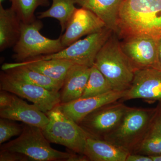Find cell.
I'll return each mask as SVG.
<instances>
[{"label": "cell", "instance_id": "cell-1", "mask_svg": "<svg viewBox=\"0 0 161 161\" xmlns=\"http://www.w3.org/2000/svg\"><path fill=\"white\" fill-rule=\"evenodd\" d=\"M117 34L131 36H161V0H124L119 14Z\"/></svg>", "mask_w": 161, "mask_h": 161}, {"label": "cell", "instance_id": "cell-2", "mask_svg": "<svg viewBox=\"0 0 161 161\" xmlns=\"http://www.w3.org/2000/svg\"><path fill=\"white\" fill-rule=\"evenodd\" d=\"M95 65L111 84L114 91H127L134 78L135 68L122 49L115 36H112L98 52Z\"/></svg>", "mask_w": 161, "mask_h": 161}, {"label": "cell", "instance_id": "cell-3", "mask_svg": "<svg viewBox=\"0 0 161 161\" xmlns=\"http://www.w3.org/2000/svg\"><path fill=\"white\" fill-rule=\"evenodd\" d=\"M50 143L41 128L25 124L22 133L2 145L1 151L20 153L30 161H67L71 156L72 153L55 150Z\"/></svg>", "mask_w": 161, "mask_h": 161}, {"label": "cell", "instance_id": "cell-4", "mask_svg": "<svg viewBox=\"0 0 161 161\" xmlns=\"http://www.w3.org/2000/svg\"><path fill=\"white\" fill-rule=\"evenodd\" d=\"M155 110L130 108L118 126L102 139L132 153L150 131Z\"/></svg>", "mask_w": 161, "mask_h": 161}, {"label": "cell", "instance_id": "cell-5", "mask_svg": "<svg viewBox=\"0 0 161 161\" xmlns=\"http://www.w3.org/2000/svg\"><path fill=\"white\" fill-rule=\"evenodd\" d=\"M46 114L49 121L42 130L50 142L64 146L72 152L84 154L86 139L92 136L65 115L58 105Z\"/></svg>", "mask_w": 161, "mask_h": 161}, {"label": "cell", "instance_id": "cell-6", "mask_svg": "<svg viewBox=\"0 0 161 161\" xmlns=\"http://www.w3.org/2000/svg\"><path fill=\"white\" fill-rule=\"evenodd\" d=\"M43 27L40 19H36L28 23L22 22L19 38L13 47L12 58L16 62L55 53L65 48L60 36L57 39H51L41 34L40 30Z\"/></svg>", "mask_w": 161, "mask_h": 161}, {"label": "cell", "instance_id": "cell-7", "mask_svg": "<svg viewBox=\"0 0 161 161\" xmlns=\"http://www.w3.org/2000/svg\"><path fill=\"white\" fill-rule=\"evenodd\" d=\"M113 32L105 27L99 31L87 36L76 41L61 51L52 54L37 57L42 60L64 59L76 64L92 67L97 54Z\"/></svg>", "mask_w": 161, "mask_h": 161}, {"label": "cell", "instance_id": "cell-8", "mask_svg": "<svg viewBox=\"0 0 161 161\" xmlns=\"http://www.w3.org/2000/svg\"><path fill=\"white\" fill-rule=\"evenodd\" d=\"M0 89L27 99L46 114L61 103L60 92L19 80L3 70L0 74Z\"/></svg>", "mask_w": 161, "mask_h": 161}, {"label": "cell", "instance_id": "cell-9", "mask_svg": "<svg viewBox=\"0 0 161 161\" xmlns=\"http://www.w3.org/2000/svg\"><path fill=\"white\" fill-rule=\"evenodd\" d=\"M130 108L115 102L91 112L79 125L92 137L102 139L118 126Z\"/></svg>", "mask_w": 161, "mask_h": 161}, {"label": "cell", "instance_id": "cell-10", "mask_svg": "<svg viewBox=\"0 0 161 161\" xmlns=\"http://www.w3.org/2000/svg\"><path fill=\"white\" fill-rule=\"evenodd\" d=\"M133 99L161 102V71L154 68L135 70L131 86L122 99Z\"/></svg>", "mask_w": 161, "mask_h": 161}, {"label": "cell", "instance_id": "cell-11", "mask_svg": "<svg viewBox=\"0 0 161 161\" xmlns=\"http://www.w3.org/2000/svg\"><path fill=\"white\" fill-rule=\"evenodd\" d=\"M157 40L149 36H131L125 38L122 49L136 69L155 68Z\"/></svg>", "mask_w": 161, "mask_h": 161}, {"label": "cell", "instance_id": "cell-12", "mask_svg": "<svg viewBox=\"0 0 161 161\" xmlns=\"http://www.w3.org/2000/svg\"><path fill=\"white\" fill-rule=\"evenodd\" d=\"M106 27L102 20L89 9H76L68 23L61 37V43L66 47L84 36L99 31Z\"/></svg>", "mask_w": 161, "mask_h": 161}, {"label": "cell", "instance_id": "cell-13", "mask_svg": "<svg viewBox=\"0 0 161 161\" xmlns=\"http://www.w3.org/2000/svg\"><path fill=\"white\" fill-rule=\"evenodd\" d=\"M126 92L112 91L97 96L60 103L58 106L65 115L79 124L86 116L98 108L122 99Z\"/></svg>", "mask_w": 161, "mask_h": 161}, {"label": "cell", "instance_id": "cell-14", "mask_svg": "<svg viewBox=\"0 0 161 161\" xmlns=\"http://www.w3.org/2000/svg\"><path fill=\"white\" fill-rule=\"evenodd\" d=\"M12 94V93H11ZM0 117L44 129L49 119L46 113L35 105L29 104L20 97L11 94V99L6 106L0 108Z\"/></svg>", "mask_w": 161, "mask_h": 161}, {"label": "cell", "instance_id": "cell-15", "mask_svg": "<svg viewBox=\"0 0 161 161\" xmlns=\"http://www.w3.org/2000/svg\"><path fill=\"white\" fill-rule=\"evenodd\" d=\"M92 67L75 64L70 68L60 90L61 103H67L81 98L89 78Z\"/></svg>", "mask_w": 161, "mask_h": 161}, {"label": "cell", "instance_id": "cell-16", "mask_svg": "<svg viewBox=\"0 0 161 161\" xmlns=\"http://www.w3.org/2000/svg\"><path fill=\"white\" fill-rule=\"evenodd\" d=\"M124 0H75L76 4L92 12L105 24L106 27L117 33L119 14Z\"/></svg>", "mask_w": 161, "mask_h": 161}, {"label": "cell", "instance_id": "cell-17", "mask_svg": "<svg viewBox=\"0 0 161 161\" xmlns=\"http://www.w3.org/2000/svg\"><path fill=\"white\" fill-rule=\"evenodd\" d=\"M130 153L108 141L92 136L87 139L83 152L92 161H126Z\"/></svg>", "mask_w": 161, "mask_h": 161}, {"label": "cell", "instance_id": "cell-18", "mask_svg": "<svg viewBox=\"0 0 161 161\" xmlns=\"http://www.w3.org/2000/svg\"><path fill=\"white\" fill-rule=\"evenodd\" d=\"M2 70L18 79L43 87L51 92H60L63 85V83L53 80L17 62L4 64Z\"/></svg>", "mask_w": 161, "mask_h": 161}, {"label": "cell", "instance_id": "cell-19", "mask_svg": "<svg viewBox=\"0 0 161 161\" xmlns=\"http://www.w3.org/2000/svg\"><path fill=\"white\" fill-rule=\"evenodd\" d=\"M21 20L11 7L0 4V51L14 46L19 38Z\"/></svg>", "mask_w": 161, "mask_h": 161}, {"label": "cell", "instance_id": "cell-20", "mask_svg": "<svg viewBox=\"0 0 161 161\" xmlns=\"http://www.w3.org/2000/svg\"><path fill=\"white\" fill-rule=\"evenodd\" d=\"M17 63L62 83H64L70 68L74 64H76L71 61L64 59L42 60L37 58Z\"/></svg>", "mask_w": 161, "mask_h": 161}, {"label": "cell", "instance_id": "cell-21", "mask_svg": "<svg viewBox=\"0 0 161 161\" xmlns=\"http://www.w3.org/2000/svg\"><path fill=\"white\" fill-rule=\"evenodd\" d=\"M53 3L49 9L41 12L38 15V19L54 18L59 21L61 32L65 31L68 23L76 10L75 0H52Z\"/></svg>", "mask_w": 161, "mask_h": 161}, {"label": "cell", "instance_id": "cell-22", "mask_svg": "<svg viewBox=\"0 0 161 161\" xmlns=\"http://www.w3.org/2000/svg\"><path fill=\"white\" fill-rule=\"evenodd\" d=\"M114 91L111 84L95 65L92 67L86 87L80 98L102 95Z\"/></svg>", "mask_w": 161, "mask_h": 161}, {"label": "cell", "instance_id": "cell-23", "mask_svg": "<svg viewBox=\"0 0 161 161\" xmlns=\"http://www.w3.org/2000/svg\"><path fill=\"white\" fill-rule=\"evenodd\" d=\"M11 8L18 15L21 22H31L36 19L35 12L39 6H47L49 0H10Z\"/></svg>", "mask_w": 161, "mask_h": 161}, {"label": "cell", "instance_id": "cell-24", "mask_svg": "<svg viewBox=\"0 0 161 161\" xmlns=\"http://www.w3.org/2000/svg\"><path fill=\"white\" fill-rule=\"evenodd\" d=\"M132 153L150 157L161 156V136L150 130Z\"/></svg>", "mask_w": 161, "mask_h": 161}, {"label": "cell", "instance_id": "cell-25", "mask_svg": "<svg viewBox=\"0 0 161 161\" xmlns=\"http://www.w3.org/2000/svg\"><path fill=\"white\" fill-rule=\"evenodd\" d=\"M7 119H0V144L2 145L15 136H19L23 132L24 125H19Z\"/></svg>", "mask_w": 161, "mask_h": 161}, {"label": "cell", "instance_id": "cell-26", "mask_svg": "<svg viewBox=\"0 0 161 161\" xmlns=\"http://www.w3.org/2000/svg\"><path fill=\"white\" fill-rule=\"evenodd\" d=\"M150 130L161 136V102L156 108Z\"/></svg>", "mask_w": 161, "mask_h": 161}, {"label": "cell", "instance_id": "cell-27", "mask_svg": "<svg viewBox=\"0 0 161 161\" xmlns=\"http://www.w3.org/2000/svg\"><path fill=\"white\" fill-rule=\"evenodd\" d=\"M126 161H153L149 156L138 153H130L127 156Z\"/></svg>", "mask_w": 161, "mask_h": 161}, {"label": "cell", "instance_id": "cell-28", "mask_svg": "<svg viewBox=\"0 0 161 161\" xmlns=\"http://www.w3.org/2000/svg\"><path fill=\"white\" fill-rule=\"evenodd\" d=\"M155 69L161 71V36L157 40V53Z\"/></svg>", "mask_w": 161, "mask_h": 161}, {"label": "cell", "instance_id": "cell-29", "mask_svg": "<svg viewBox=\"0 0 161 161\" xmlns=\"http://www.w3.org/2000/svg\"><path fill=\"white\" fill-rule=\"evenodd\" d=\"M153 161H161V155L159 156L151 157Z\"/></svg>", "mask_w": 161, "mask_h": 161}, {"label": "cell", "instance_id": "cell-30", "mask_svg": "<svg viewBox=\"0 0 161 161\" xmlns=\"http://www.w3.org/2000/svg\"><path fill=\"white\" fill-rule=\"evenodd\" d=\"M3 1V0H0V1H1V2H2V1Z\"/></svg>", "mask_w": 161, "mask_h": 161}]
</instances>
